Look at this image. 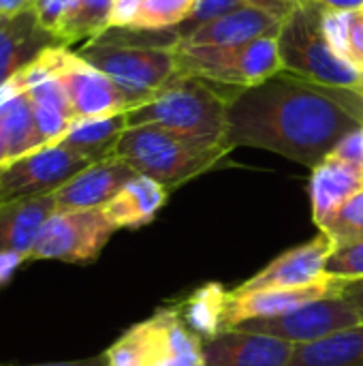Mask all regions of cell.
Segmentation results:
<instances>
[{"label": "cell", "instance_id": "obj_42", "mask_svg": "<svg viewBox=\"0 0 363 366\" xmlns=\"http://www.w3.org/2000/svg\"><path fill=\"white\" fill-rule=\"evenodd\" d=\"M359 90L363 92V64H359Z\"/></svg>", "mask_w": 363, "mask_h": 366}, {"label": "cell", "instance_id": "obj_37", "mask_svg": "<svg viewBox=\"0 0 363 366\" xmlns=\"http://www.w3.org/2000/svg\"><path fill=\"white\" fill-rule=\"evenodd\" d=\"M246 2L252 4V6H259L263 11H270V13H274L278 17H285L295 6H300L304 2H310V0H246Z\"/></svg>", "mask_w": 363, "mask_h": 366}, {"label": "cell", "instance_id": "obj_4", "mask_svg": "<svg viewBox=\"0 0 363 366\" xmlns=\"http://www.w3.org/2000/svg\"><path fill=\"white\" fill-rule=\"evenodd\" d=\"M77 54L120 88L128 109L148 103L160 88L180 75L173 47L131 43L111 30H105L101 36L86 43Z\"/></svg>", "mask_w": 363, "mask_h": 366}, {"label": "cell", "instance_id": "obj_41", "mask_svg": "<svg viewBox=\"0 0 363 366\" xmlns=\"http://www.w3.org/2000/svg\"><path fill=\"white\" fill-rule=\"evenodd\" d=\"M9 163H11V154H9V146H6L4 133H2V129H0V169H4Z\"/></svg>", "mask_w": 363, "mask_h": 366}, {"label": "cell", "instance_id": "obj_35", "mask_svg": "<svg viewBox=\"0 0 363 366\" xmlns=\"http://www.w3.org/2000/svg\"><path fill=\"white\" fill-rule=\"evenodd\" d=\"M336 292L357 311V315L362 317L363 324V279L357 281H342L336 283Z\"/></svg>", "mask_w": 363, "mask_h": 366}, {"label": "cell", "instance_id": "obj_16", "mask_svg": "<svg viewBox=\"0 0 363 366\" xmlns=\"http://www.w3.org/2000/svg\"><path fill=\"white\" fill-rule=\"evenodd\" d=\"M336 292V281H323L306 287H276L259 292H231L229 302V328H235L248 320H267L285 315L306 302L325 298Z\"/></svg>", "mask_w": 363, "mask_h": 366}, {"label": "cell", "instance_id": "obj_14", "mask_svg": "<svg viewBox=\"0 0 363 366\" xmlns=\"http://www.w3.org/2000/svg\"><path fill=\"white\" fill-rule=\"evenodd\" d=\"M203 366H289L295 345L282 339L229 328L201 345Z\"/></svg>", "mask_w": 363, "mask_h": 366}, {"label": "cell", "instance_id": "obj_40", "mask_svg": "<svg viewBox=\"0 0 363 366\" xmlns=\"http://www.w3.org/2000/svg\"><path fill=\"white\" fill-rule=\"evenodd\" d=\"M34 0H0V17L6 15H17L28 9H32Z\"/></svg>", "mask_w": 363, "mask_h": 366}, {"label": "cell", "instance_id": "obj_32", "mask_svg": "<svg viewBox=\"0 0 363 366\" xmlns=\"http://www.w3.org/2000/svg\"><path fill=\"white\" fill-rule=\"evenodd\" d=\"M143 6V0H113L109 28H131Z\"/></svg>", "mask_w": 363, "mask_h": 366}, {"label": "cell", "instance_id": "obj_15", "mask_svg": "<svg viewBox=\"0 0 363 366\" xmlns=\"http://www.w3.org/2000/svg\"><path fill=\"white\" fill-rule=\"evenodd\" d=\"M137 172L118 157L96 161L60 187L53 195L56 210H94L109 204Z\"/></svg>", "mask_w": 363, "mask_h": 366}, {"label": "cell", "instance_id": "obj_31", "mask_svg": "<svg viewBox=\"0 0 363 366\" xmlns=\"http://www.w3.org/2000/svg\"><path fill=\"white\" fill-rule=\"evenodd\" d=\"M332 154L363 169V127L362 129H357V131H353V133H349V135L336 146V150H334Z\"/></svg>", "mask_w": 363, "mask_h": 366}, {"label": "cell", "instance_id": "obj_36", "mask_svg": "<svg viewBox=\"0 0 363 366\" xmlns=\"http://www.w3.org/2000/svg\"><path fill=\"white\" fill-rule=\"evenodd\" d=\"M351 60L357 66L363 64V11L353 13L351 19Z\"/></svg>", "mask_w": 363, "mask_h": 366}, {"label": "cell", "instance_id": "obj_20", "mask_svg": "<svg viewBox=\"0 0 363 366\" xmlns=\"http://www.w3.org/2000/svg\"><path fill=\"white\" fill-rule=\"evenodd\" d=\"M167 197L169 191L163 184L137 174L109 204L103 206V212L116 229H139L156 219L167 204Z\"/></svg>", "mask_w": 363, "mask_h": 366}, {"label": "cell", "instance_id": "obj_5", "mask_svg": "<svg viewBox=\"0 0 363 366\" xmlns=\"http://www.w3.org/2000/svg\"><path fill=\"white\" fill-rule=\"evenodd\" d=\"M276 43L285 71L319 84L359 90V66L327 41L323 6L317 0L304 2L282 17Z\"/></svg>", "mask_w": 363, "mask_h": 366}, {"label": "cell", "instance_id": "obj_12", "mask_svg": "<svg viewBox=\"0 0 363 366\" xmlns=\"http://www.w3.org/2000/svg\"><path fill=\"white\" fill-rule=\"evenodd\" d=\"M282 17L252 6L248 2L210 17L201 24L190 26L186 32L178 34L180 47H229L242 45L261 36H276L280 30Z\"/></svg>", "mask_w": 363, "mask_h": 366}, {"label": "cell", "instance_id": "obj_13", "mask_svg": "<svg viewBox=\"0 0 363 366\" xmlns=\"http://www.w3.org/2000/svg\"><path fill=\"white\" fill-rule=\"evenodd\" d=\"M334 249V240L319 232L317 238L293 247L272 259L263 270L246 279L233 292H259V290H276V287H306L315 283H323L325 279V262Z\"/></svg>", "mask_w": 363, "mask_h": 366}, {"label": "cell", "instance_id": "obj_19", "mask_svg": "<svg viewBox=\"0 0 363 366\" xmlns=\"http://www.w3.org/2000/svg\"><path fill=\"white\" fill-rule=\"evenodd\" d=\"M51 45L62 43L39 26L32 9L0 17V86Z\"/></svg>", "mask_w": 363, "mask_h": 366}, {"label": "cell", "instance_id": "obj_25", "mask_svg": "<svg viewBox=\"0 0 363 366\" xmlns=\"http://www.w3.org/2000/svg\"><path fill=\"white\" fill-rule=\"evenodd\" d=\"M111 4L113 0H77L58 34V41L62 45H71L83 36H101L109 30Z\"/></svg>", "mask_w": 363, "mask_h": 366}, {"label": "cell", "instance_id": "obj_24", "mask_svg": "<svg viewBox=\"0 0 363 366\" xmlns=\"http://www.w3.org/2000/svg\"><path fill=\"white\" fill-rule=\"evenodd\" d=\"M289 366H363V324L310 345H297Z\"/></svg>", "mask_w": 363, "mask_h": 366}, {"label": "cell", "instance_id": "obj_2", "mask_svg": "<svg viewBox=\"0 0 363 366\" xmlns=\"http://www.w3.org/2000/svg\"><path fill=\"white\" fill-rule=\"evenodd\" d=\"M237 90L201 77L178 75L148 103L128 109L126 122L128 127L154 124L193 139L225 144L227 107Z\"/></svg>", "mask_w": 363, "mask_h": 366}, {"label": "cell", "instance_id": "obj_34", "mask_svg": "<svg viewBox=\"0 0 363 366\" xmlns=\"http://www.w3.org/2000/svg\"><path fill=\"white\" fill-rule=\"evenodd\" d=\"M26 262H28V257L24 253H13V251H2L0 253V290L6 287L13 281V277L17 274V270Z\"/></svg>", "mask_w": 363, "mask_h": 366}, {"label": "cell", "instance_id": "obj_9", "mask_svg": "<svg viewBox=\"0 0 363 366\" xmlns=\"http://www.w3.org/2000/svg\"><path fill=\"white\" fill-rule=\"evenodd\" d=\"M41 60L62 81L75 120L128 112V103L120 88L77 51H71L68 45L47 47L41 51Z\"/></svg>", "mask_w": 363, "mask_h": 366}, {"label": "cell", "instance_id": "obj_21", "mask_svg": "<svg viewBox=\"0 0 363 366\" xmlns=\"http://www.w3.org/2000/svg\"><path fill=\"white\" fill-rule=\"evenodd\" d=\"M53 212V195L17 199L0 206V253L13 251L28 257L41 227Z\"/></svg>", "mask_w": 363, "mask_h": 366}, {"label": "cell", "instance_id": "obj_39", "mask_svg": "<svg viewBox=\"0 0 363 366\" xmlns=\"http://www.w3.org/2000/svg\"><path fill=\"white\" fill-rule=\"evenodd\" d=\"M327 11H344V13H357L363 11V0H317Z\"/></svg>", "mask_w": 363, "mask_h": 366}, {"label": "cell", "instance_id": "obj_7", "mask_svg": "<svg viewBox=\"0 0 363 366\" xmlns=\"http://www.w3.org/2000/svg\"><path fill=\"white\" fill-rule=\"evenodd\" d=\"M180 75L201 77L231 88H248L282 71L276 36H261L229 47L175 45Z\"/></svg>", "mask_w": 363, "mask_h": 366}, {"label": "cell", "instance_id": "obj_18", "mask_svg": "<svg viewBox=\"0 0 363 366\" xmlns=\"http://www.w3.org/2000/svg\"><path fill=\"white\" fill-rule=\"evenodd\" d=\"M0 129L6 139L11 161L45 148L36 129L34 105L21 71L0 86Z\"/></svg>", "mask_w": 363, "mask_h": 366}, {"label": "cell", "instance_id": "obj_33", "mask_svg": "<svg viewBox=\"0 0 363 366\" xmlns=\"http://www.w3.org/2000/svg\"><path fill=\"white\" fill-rule=\"evenodd\" d=\"M246 0H199L195 13L190 17L193 19V26L195 24H201V21H205L210 17L223 15V13H227V11H231V9H235V6H240Z\"/></svg>", "mask_w": 363, "mask_h": 366}, {"label": "cell", "instance_id": "obj_22", "mask_svg": "<svg viewBox=\"0 0 363 366\" xmlns=\"http://www.w3.org/2000/svg\"><path fill=\"white\" fill-rule=\"evenodd\" d=\"M229 302L231 292H227L220 283H210L193 292L173 309L178 311L186 328L201 343H205L216 335L229 330Z\"/></svg>", "mask_w": 363, "mask_h": 366}, {"label": "cell", "instance_id": "obj_8", "mask_svg": "<svg viewBox=\"0 0 363 366\" xmlns=\"http://www.w3.org/2000/svg\"><path fill=\"white\" fill-rule=\"evenodd\" d=\"M116 227L103 208L56 210L41 227L28 262L56 259L64 264H92L101 257Z\"/></svg>", "mask_w": 363, "mask_h": 366}, {"label": "cell", "instance_id": "obj_30", "mask_svg": "<svg viewBox=\"0 0 363 366\" xmlns=\"http://www.w3.org/2000/svg\"><path fill=\"white\" fill-rule=\"evenodd\" d=\"M75 2L77 0H34L32 11L36 15L39 26L58 39V34H60L71 9L75 6Z\"/></svg>", "mask_w": 363, "mask_h": 366}, {"label": "cell", "instance_id": "obj_3", "mask_svg": "<svg viewBox=\"0 0 363 366\" xmlns=\"http://www.w3.org/2000/svg\"><path fill=\"white\" fill-rule=\"evenodd\" d=\"M229 152L231 148L225 144H210L163 127L143 124L128 127L122 133L113 157L171 191L214 169L229 157Z\"/></svg>", "mask_w": 363, "mask_h": 366}, {"label": "cell", "instance_id": "obj_10", "mask_svg": "<svg viewBox=\"0 0 363 366\" xmlns=\"http://www.w3.org/2000/svg\"><path fill=\"white\" fill-rule=\"evenodd\" d=\"M359 324L362 317L357 315V311L338 292H334L325 298L306 302L285 315L267 320H248L237 324L235 328L246 332L270 335L297 347L323 341L336 332L349 330Z\"/></svg>", "mask_w": 363, "mask_h": 366}, {"label": "cell", "instance_id": "obj_1", "mask_svg": "<svg viewBox=\"0 0 363 366\" xmlns=\"http://www.w3.org/2000/svg\"><path fill=\"white\" fill-rule=\"evenodd\" d=\"M362 127V90L319 84L282 69L233 94L225 144L231 150H270L312 169Z\"/></svg>", "mask_w": 363, "mask_h": 366}, {"label": "cell", "instance_id": "obj_27", "mask_svg": "<svg viewBox=\"0 0 363 366\" xmlns=\"http://www.w3.org/2000/svg\"><path fill=\"white\" fill-rule=\"evenodd\" d=\"M325 279L336 283L363 279V238L334 244L325 262Z\"/></svg>", "mask_w": 363, "mask_h": 366}, {"label": "cell", "instance_id": "obj_23", "mask_svg": "<svg viewBox=\"0 0 363 366\" xmlns=\"http://www.w3.org/2000/svg\"><path fill=\"white\" fill-rule=\"evenodd\" d=\"M126 129V112L98 118H83L75 120L58 144L66 146L68 150L77 152L90 163H96L116 154V146Z\"/></svg>", "mask_w": 363, "mask_h": 366}, {"label": "cell", "instance_id": "obj_6", "mask_svg": "<svg viewBox=\"0 0 363 366\" xmlns=\"http://www.w3.org/2000/svg\"><path fill=\"white\" fill-rule=\"evenodd\" d=\"M201 345L171 307L128 328L105 356L109 366H203Z\"/></svg>", "mask_w": 363, "mask_h": 366}, {"label": "cell", "instance_id": "obj_17", "mask_svg": "<svg viewBox=\"0 0 363 366\" xmlns=\"http://www.w3.org/2000/svg\"><path fill=\"white\" fill-rule=\"evenodd\" d=\"M363 189V169L334 154L312 167L310 176V204L312 219L319 232L336 217V212Z\"/></svg>", "mask_w": 363, "mask_h": 366}, {"label": "cell", "instance_id": "obj_29", "mask_svg": "<svg viewBox=\"0 0 363 366\" xmlns=\"http://www.w3.org/2000/svg\"><path fill=\"white\" fill-rule=\"evenodd\" d=\"M351 19H353V13L323 9V28H325L327 41L340 56L349 60H351Z\"/></svg>", "mask_w": 363, "mask_h": 366}, {"label": "cell", "instance_id": "obj_28", "mask_svg": "<svg viewBox=\"0 0 363 366\" xmlns=\"http://www.w3.org/2000/svg\"><path fill=\"white\" fill-rule=\"evenodd\" d=\"M327 234L334 244H344L363 238V189L357 191L338 212L336 217L321 229Z\"/></svg>", "mask_w": 363, "mask_h": 366}, {"label": "cell", "instance_id": "obj_26", "mask_svg": "<svg viewBox=\"0 0 363 366\" xmlns=\"http://www.w3.org/2000/svg\"><path fill=\"white\" fill-rule=\"evenodd\" d=\"M199 0H143V6L131 28L165 30L193 17Z\"/></svg>", "mask_w": 363, "mask_h": 366}, {"label": "cell", "instance_id": "obj_38", "mask_svg": "<svg viewBox=\"0 0 363 366\" xmlns=\"http://www.w3.org/2000/svg\"><path fill=\"white\" fill-rule=\"evenodd\" d=\"M0 366H109L105 352L92 358H81V360H66V362H39V365H15V362H0Z\"/></svg>", "mask_w": 363, "mask_h": 366}, {"label": "cell", "instance_id": "obj_11", "mask_svg": "<svg viewBox=\"0 0 363 366\" xmlns=\"http://www.w3.org/2000/svg\"><path fill=\"white\" fill-rule=\"evenodd\" d=\"M92 165L62 144L45 146L0 169V206L17 199L51 195Z\"/></svg>", "mask_w": 363, "mask_h": 366}]
</instances>
